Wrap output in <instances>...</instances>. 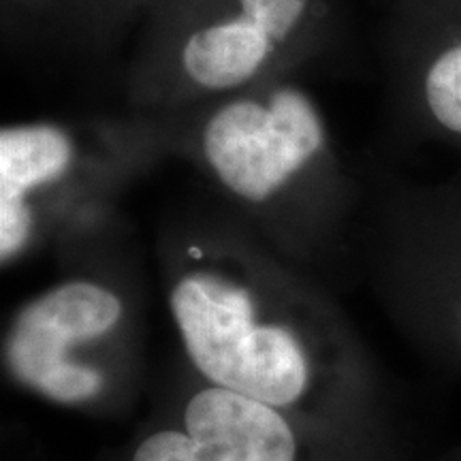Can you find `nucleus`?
Returning a JSON list of instances; mask_svg holds the SVG:
<instances>
[{
    "label": "nucleus",
    "instance_id": "nucleus-1",
    "mask_svg": "<svg viewBox=\"0 0 461 461\" xmlns=\"http://www.w3.org/2000/svg\"><path fill=\"white\" fill-rule=\"evenodd\" d=\"M327 22L330 0H165L148 15L132 103L169 118L285 79Z\"/></svg>",
    "mask_w": 461,
    "mask_h": 461
},
{
    "label": "nucleus",
    "instance_id": "nucleus-2",
    "mask_svg": "<svg viewBox=\"0 0 461 461\" xmlns=\"http://www.w3.org/2000/svg\"><path fill=\"white\" fill-rule=\"evenodd\" d=\"M182 135L216 182L246 203H267L331 157V132L299 86L276 79L188 112Z\"/></svg>",
    "mask_w": 461,
    "mask_h": 461
},
{
    "label": "nucleus",
    "instance_id": "nucleus-3",
    "mask_svg": "<svg viewBox=\"0 0 461 461\" xmlns=\"http://www.w3.org/2000/svg\"><path fill=\"white\" fill-rule=\"evenodd\" d=\"M171 312L197 370L235 393L291 406L308 384L302 346L282 327H258L250 291L216 272L186 274L171 291Z\"/></svg>",
    "mask_w": 461,
    "mask_h": 461
},
{
    "label": "nucleus",
    "instance_id": "nucleus-4",
    "mask_svg": "<svg viewBox=\"0 0 461 461\" xmlns=\"http://www.w3.org/2000/svg\"><path fill=\"white\" fill-rule=\"evenodd\" d=\"M383 54L397 129L461 149V0H395Z\"/></svg>",
    "mask_w": 461,
    "mask_h": 461
},
{
    "label": "nucleus",
    "instance_id": "nucleus-5",
    "mask_svg": "<svg viewBox=\"0 0 461 461\" xmlns=\"http://www.w3.org/2000/svg\"><path fill=\"white\" fill-rule=\"evenodd\" d=\"M186 431L165 429L141 442L132 461H295L297 442L269 403L210 387L188 402Z\"/></svg>",
    "mask_w": 461,
    "mask_h": 461
},
{
    "label": "nucleus",
    "instance_id": "nucleus-6",
    "mask_svg": "<svg viewBox=\"0 0 461 461\" xmlns=\"http://www.w3.org/2000/svg\"><path fill=\"white\" fill-rule=\"evenodd\" d=\"M84 132L75 126L37 120L0 131V257L20 255L32 238L31 197L67 180L84 158Z\"/></svg>",
    "mask_w": 461,
    "mask_h": 461
},
{
    "label": "nucleus",
    "instance_id": "nucleus-7",
    "mask_svg": "<svg viewBox=\"0 0 461 461\" xmlns=\"http://www.w3.org/2000/svg\"><path fill=\"white\" fill-rule=\"evenodd\" d=\"M429 207V221L434 222L436 244H440V257L448 265V272L457 278V305H455V319L461 336V186L442 188L425 201Z\"/></svg>",
    "mask_w": 461,
    "mask_h": 461
},
{
    "label": "nucleus",
    "instance_id": "nucleus-8",
    "mask_svg": "<svg viewBox=\"0 0 461 461\" xmlns=\"http://www.w3.org/2000/svg\"><path fill=\"white\" fill-rule=\"evenodd\" d=\"M103 387V376L99 370L92 367L79 366V363L67 361L58 370L48 374L41 383H39L37 391L43 395L51 397L56 402H84L90 400L99 393Z\"/></svg>",
    "mask_w": 461,
    "mask_h": 461
},
{
    "label": "nucleus",
    "instance_id": "nucleus-9",
    "mask_svg": "<svg viewBox=\"0 0 461 461\" xmlns=\"http://www.w3.org/2000/svg\"><path fill=\"white\" fill-rule=\"evenodd\" d=\"M54 3H65L71 14L82 15L86 24L113 26L115 22H122L129 15H137L146 11L152 14L165 0H54Z\"/></svg>",
    "mask_w": 461,
    "mask_h": 461
}]
</instances>
